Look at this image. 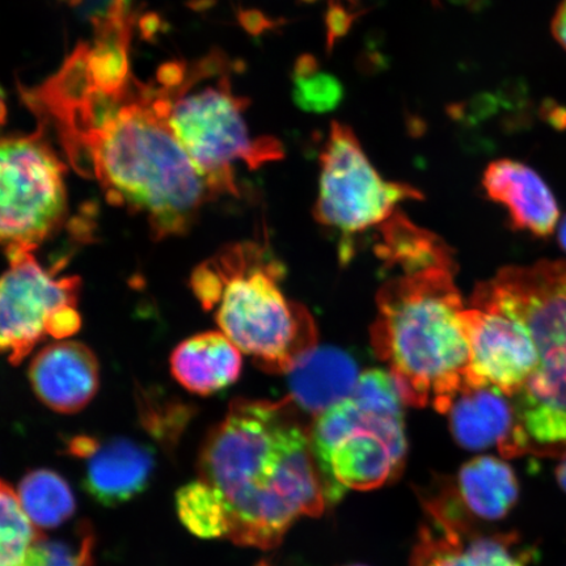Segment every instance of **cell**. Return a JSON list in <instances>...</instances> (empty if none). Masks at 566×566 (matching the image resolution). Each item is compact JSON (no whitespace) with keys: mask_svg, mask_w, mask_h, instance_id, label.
I'll list each match as a JSON object with an SVG mask.
<instances>
[{"mask_svg":"<svg viewBox=\"0 0 566 566\" xmlns=\"http://www.w3.org/2000/svg\"><path fill=\"white\" fill-rule=\"evenodd\" d=\"M49 106L74 163L86 161L106 198L144 217L155 239L182 235L212 195L176 139L153 87L137 94L80 76Z\"/></svg>","mask_w":566,"mask_h":566,"instance_id":"obj_1","label":"cell"},{"mask_svg":"<svg viewBox=\"0 0 566 566\" xmlns=\"http://www.w3.org/2000/svg\"><path fill=\"white\" fill-rule=\"evenodd\" d=\"M380 231L377 252L389 275L378 290L373 350L405 405L444 413L470 364L454 254L436 233L398 212Z\"/></svg>","mask_w":566,"mask_h":566,"instance_id":"obj_2","label":"cell"},{"mask_svg":"<svg viewBox=\"0 0 566 566\" xmlns=\"http://www.w3.org/2000/svg\"><path fill=\"white\" fill-rule=\"evenodd\" d=\"M296 409L290 398L235 399L201 446L198 475L221 495L238 546L277 547L296 521L328 504Z\"/></svg>","mask_w":566,"mask_h":566,"instance_id":"obj_3","label":"cell"},{"mask_svg":"<svg viewBox=\"0 0 566 566\" xmlns=\"http://www.w3.org/2000/svg\"><path fill=\"white\" fill-rule=\"evenodd\" d=\"M285 266L259 242L224 245L198 265L190 289L219 331L261 370L287 374L316 348L314 317L282 289Z\"/></svg>","mask_w":566,"mask_h":566,"instance_id":"obj_4","label":"cell"},{"mask_svg":"<svg viewBox=\"0 0 566 566\" xmlns=\"http://www.w3.org/2000/svg\"><path fill=\"white\" fill-rule=\"evenodd\" d=\"M471 306L518 318L533 336L537 366L513 396L528 452H566V261L505 266L473 290Z\"/></svg>","mask_w":566,"mask_h":566,"instance_id":"obj_5","label":"cell"},{"mask_svg":"<svg viewBox=\"0 0 566 566\" xmlns=\"http://www.w3.org/2000/svg\"><path fill=\"white\" fill-rule=\"evenodd\" d=\"M226 63L218 53L192 70L168 65L158 76L160 87L153 88L169 129L212 195L238 196V163L258 169L282 159L283 146L273 137L251 136L244 117L251 102L233 94Z\"/></svg>","mask_w":566,"mask_h":566,"instance_id":"obj_6","label":"cell"},{"mask_svg":"<svg viewBox=\"0 0 566 566\" xmlns=\"http://www.w3.org/2000/svg\"><path fill=\"white\" fill-rule=\"evenodd\" d=\"M310 441L328 504L346 490H377L395 480L408 451L402 412L366 406L352 395L315 417Z\"/></svg>","mask_w":566,"mask_h":566,"instance_id":"obj_7","label":"cell"},{"mask_svg":"<svg viewBox=\"0 0 566 566\" xmlns=\"http://www.w3.org/2000/svg\"><path fill=\"white\" fill-rule=\"evenodd\" d=\"M34 250L7 248L9 269L0 277V354L13 366L48 338L61 342L82 328L81 279L48 271Z\"/></svg>","mask_w":566,"mask_h":566,"instance_id":"obj_8","label":"cell"},{"mask_svg":"<svg viewBox=\"0 0 566 566\" xmlns=\"http://www.w3.org/2000/svg\"><path fill=\"white\" fill-rule=\"evenodd\" d=\"M421 198L419 189L386 181L377 172L350 126L331 124L321 155L315 218L325 228L342 233L343 261L350 259L354 235L386 223L400 203Z\"/></svg>","mask_w":566,"mask_h":566,"instance_id":"obj_9","label":"cell"},{"mask_svg":"<svg viewBox=\"0 0 566 566\" xmlns=\"http://www.w3.org/2000/svg\"><path fill=\"white\" fill-rule=\"evenodd\" d=\"M67 212L65 166L41 138L0 139V245L38 248Z\"/></svg>","mask_w":566,"mask_h":566,"instance_id":"obj_10","label":"cell"},{"mask_svg":"<svg viewBox=\"0 0 566 566\" xmlns=\"http://www.w3.org/2000/svg\"><path fill=\"white\" fill-rule=\"evenodd\" d=\"M470 344L467 384L488 386L513 398L537 366L533 336L518 318L484 307H465Z\"/></svg>","mask_w":566,"mask_h":566,"instance_id":"obj_11","label":"cell"},{"mask_svg":"<svg viewBox=\"0 0 566 566\" xmlns=\"http://www.w3.org/2000/svg\"><path fill=\"white\" fill-rule=\"evenodd\" d=\"M444 415L455 442L465 450L497 449L505 459L528 454V444L516 417L513 400L497 388L460 387Z\"/></svg>","mask_w":566,"mask_h":566,"instance_id":"obj_12","label":"cell"},{"mask_svg":"<svg viewBox=\"0 0 566 566\" xmlns=\"http://www.w3.org/2000/svg\"><path fill=\"white\" fill-rule=\"evenodd\" d=\"M420 531L412 566H528L534 554L521 546L518 535H478L440 514L429 512Z\"/></svg>","mask_w":566,"mask_h":566,"instance_id":"obj_13","label":"cell"},{"mask_svg":"<svg viewBox=\"0 0 566 566\" xmlns=\"http://www.w3.org/2000/svg\"><path fill=\"white\" fill-rule=\"evenodd\" d=\"M28 378L42 405L74 415L94 400L101 387V364L87 345L61 339L35 354Z\"/></svg>","mask_w":566,"mask_h":566,"instance_id":"obj_14","label":"cell"},{"mask_svg":"<svg viewBox=\"0 0 566 566\" xmlns=\"http://www.w3.org/2000/svg\"><path fill=\"white\" fill-rule=\"evenodd\" d=\"M83 462V490L106 507L124 505L144 493L155 471L150 446L129 438L97 440L95 449Z\"/></svg>","mask_w":566,"mask_h":566,"instance_id":"obj_15","label":"cell"},{"mask_svg":"<svg viewBox=\"0 0 566 566\" xmlns=\"http://www.w3.org/2000/svg\"><path fill=\"white\" fill-rule=\"evenodd\" d=\"M483 186L488 196L509 212L514 230L537 238L554 233L560 210L547 184L533 168L512 159H500L486 167Z\"/></svg>","mask_w":566,"mask_h":566,"instance_id":"obj_16","label":"cell"},{"mask_svg":"<svg viewBox=\"0 0 566 566\" xmlns=\"http://www.w3.org/2000/svg\"><path fill=\"white\" fill-rule=\"evenodd\" d=\"M459 516L472 522L505 520L518 505V476L504 458L481 455L459 470L454 484L442 493Z\"/></svg>","mask_w":566,"mask_h":566,"instance_id":"obj_17","label":"cell"},{"mask_svg":"<svg viewBox=\"0 0 566 566\" xmlns=\"http://www.w3.org/2000/svg\"><path fill=\"white\" fill-rule=\"evenodd\" d=\"M242 366V352L221 331L184 339L169 357V369L177 384L201 396L235 384Z\"/></svg>","mask_w":566,"mask_h":566,"instance_id":"obj_18","label":"cell"},{"mask_svg":"<svg viewBox=\"0 0 566 566\" xmlns=\"http://www.w3.org/2000/svg\"><path fill=\"white\" fill-rule=\"evenodd\" d=\"M287 375L290 400L303 412L316 417L348 399L360 374L356 360L345 352L316 346Z\"/></svg>","mask_w":566,"mask_h":566,"instance_id":"obj_19","label":"cell"},{"mask_svg":"<svg viewBox=\"0 0 566 566\" xmlns=\"http://www.w3.org/2000/svg\"><path fill=\"white\" fill-rule=\"evenodd\" d=\"M21 506L35 527L55 528L75 514L73 490L59 472L39 469L21 479L18 490Z\"/></svg>","mask_w":566,"mask_h":566,"instance_id":"obj_20","label":"cell"},{"mask_svg":"<svg viewBox=\"0 0 566 566\" xmlns=\"http://www.w3.org/2000/svg\"><path fill=\"white\" fill-rule=\"evenodd\" d=\"M176 509L189 533L202 539L229 536V516L221 495L203 480L180 488L176 493Z\"/></svg>","mask_w":566,"mask_h":566,"instance_id":"obj_21","label":"cell"},{"mask_svg":"<svg viewBox=\"0 0 566 566\" xmlns=\"http://www.w3.org/2000/svg\"><path fill=\"white\" fill-rule=\"evenodd\" d=\"M137 402L142 428L163 451L175 454L184 431L192 420L193 409L180 400L150 391H140Z\"/></svg>","mask_w":566,"mask_h":566,"instance_id":"obj_22","label":"cell"},{"mask_svg":"<svg viewBox=\"0 0 566 566\" xmlns=\"http://www.w3.org/2000/svg\"><path fill=\"white\" fill-rule=\"evenodd\" d=\"M95 530L81 521L62 537L49 539L41 535L20 566H95Z\"/></svg>","mask_w":566,"mask_h":566,"instance_id":"obj_23","label":"cell"},{"mask_svg":"<svg viewBox=\"0 0 566 566\" xmlns=\"http://www.w3.org/2000/svg\"><path fill=\"white\" fill-rule=\"evenodd\" d=\"M342 82L323 71L314 55L303 54L295 62L293 101L298 108L315 115L334 112L344 101Z\"/></svg>","mask_w":566,"mask_h":566,"instance_id":"obj_24","label":"cell"},{"mask_svg":"<svg viewBox=\"0 0 566 566\" xmlns=\"http://www.w3.org/2000/svg\"><path fill=\"white\" fill-rule=\"evenodd\" d=\"M41 533L20 504L19 495L0 479V566H20Z\"/></svg>","mask_w":566,"mask_h":566,"instance_id":"obj_25","label":"cell"},{"mask_svg":"<svg viewBox=\"0 0 566 566\" xmlns=\"http://www.w3.org/2000/svg\"><path fill=\"white\" fill-rule=\"evenodd\" d=\"M356 15H352L348 10L337 2H332L327 13V32L328 45L335 44V41L348 33L353 20Z\"/></svg>","mask_w":566,"mask_h":566,"instance_id":"obj_26","label":"cell"},{"mask_svg":"<svg viewBox=\"0 0 566 566\" xmlns=\"http://www.w3.org/2000/svg\"><path fill=\"white\" fill-rule=\"evenodd\" d=\"M551 32L566 51V0L557 7L555 17L552 19Z\"/></svg>","mask_w":566,"mask_h":566,"instance_id":"obj_27","label":"cell"},{"mask_svg":"<svg viewBox=\"0 0 566 566\" xmlns=\"http://www.w3.org/2000/svg\"><path fill=\"white\" fill-rule=\"evenodd\" d=\"M558 458H560V462H558L556 467L555 475L557 484L560 485L562 490L566 493V452Z\"/></svg>","mask_w":566,"mask_h":566,"instance_id":"obj_28","label":"cell"},{"mask_svg":"<svg viewBox=\"0 0 566 566\" xmlns=\"http://www.w3.org/2000/svg\"><path fill=\"white\" fill-rule=\"evenodd\" d=\"M558 243H560L563 250L566 252V216L560 223V228H558Z\"/></svg>","mask_w":566,"mask_h":566,"instance_id":"obj_29","label":"cell"},{"mask_svg":"<svg viewBox=\"0 0 566 566\" xmlns=\"http://www.w3.org/2000/svg\"><path fill=\"white\" fill-rule=\"evenodd\" d=\"M4 118V105L2 102V94H0V122Z\"/></svg>","mask_w":566,"mask_h":566,"instance_id":"obj_30","label":"cell"},{"mask_svg":"<svg viewBox=\"0 0 566 566\" xmlns=\"http://www.w3.org/2000/svg\"><path fill=\"white\" fill-rule=\"evenodd\" d=\"M77 67L83 69L81 65H75V66H71V70H73V71H74V69H77ZM83 70H84V69H83ZM84 71H86V70H84ZM74 74H75V73H74ZM62 75H65V74H63V73H62ZM60 76H61V75H60ZM60 76H56V77H55V80L53 81V83H54L56 80H59V77H60ZM66 76H67V75H66ZM88 76H90V75H88ZM70 80H71V77H70ZM77 80H80V77H77ZM51 86H52V84H51ZM51 86H48V88H49V87H51Z\"/></svg>","mask_w":566,"mask_h":566,"instance_id":"obj_31","label":"cell"},{"mask_svg":"<svg viewBox=\"0 0 566 566\" xmlns=\"http://www.w3.org/2000/svg\"><path fill=\"white\" fill-rule=\"evenodd\" d=\"M353 566H360V565H353Z\"/></svg>","mask_w":566,"mask_h":566,"instance_id":"obj_32","label":"cell"}]
</instances>
